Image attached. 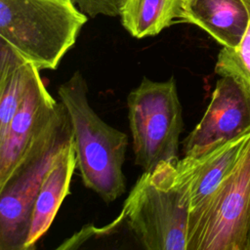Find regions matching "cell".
Returning a JSON list of instances; mask_svg holds the SVG:
<instances>
[{
	"mask_svg": "<svg viewBox=\"0 0 250 250\" xmlns=\"http://www.w3.org/2000/svg\"><path fill=\"white\" fill-rule=\"evenodd\" d=\"M58 94L69 115L82 182L111 203L126 190L122 167L128 136L105 123L90 105L87 82L79 70L59 87Z\"/></svg>",
	"mask_w": 250,
	"mask_h": 250,
	"instance_id": "1",
	"label": "cell"
},
{
	"mask_svg": "<svg viewBox=\"0 0 250 250\" xmlns=\"http://www.w3.org/2000/svg\"><path fill=\"white\" fill-rule=\"evenodd\" d=\"M72 137L69 115L63 104L58 103L28 143L7 181L0 186V250H24L42 182Z\"/></svg>",
	"mask_w": 250,
	"mask_h": 250,
	"instance_id": "2",
	"label": "cell"
},
{
	"mask_svg": "<svg viewBox=\"0 0 250 250\" xmlns=\"http://www.w3.org/2000/svg\"><path fill=\"white\" fill-rule=\"evenodd\" d=\"M87 20L75 0H0V39L40 71L58 67Z\"/></svg>",
	"mask_w": 250,
	"mask_h": 250,
	"instance_id": "3",
	"label": "cell"
},
{
	"mask_svg": "<svg viewBox=\"0 0 250 250\" xmlns=\"http://www.w3.org/2000/svg\"><path fill=\"white\" fill-rule=\"evenodd\" d=\"M176 162L144 172L126 198L120 216L147 250H187L188 194L176 176Z\"/></svg>",
	"mask_w": 250,
	"mask_h": 250,
	"instance_id": "4",
	"label": "cell"
},
{
	"mask_svg": "<svg viewBox=\"0 0 250 250\" xmlns=\"http://www.w3.org/2000/svg\"><path fill=\"white\" fill-rule=\"evenodd\" d=\"M127 106L136 165L148 172L161 162H177L184 120L175 78L144 77L129 93Z\"/></svg>",
	"mask_w": 250,
	"mask_h": 250,
	"instance_id": "5",
	"label": "cell"
},
{
	"mask_svg": "<svg viewBox=\"0 0 250 250\" xmlns=\"http://www.w3.org/2000/svg\"><path fill=\"white\" fill-rule=\"evenodd\" d=\"M250 234V140L232 171L189 213L187 250H246Z\"/></svg>",
	"mask_w": 250,
	"mask_h": 250,
	"instance_id": "6",
	"label": "cell"
},
{
	"mask_svg": "<svg viewBox=\"0 0 250 250\" xmlns=\"http://www.w3.org/2000/svg\"><path fill=\"white\" fill-rule=\"evenodd\" d=\"M250 131V93L235 79L221 76L197 125L183 142L184 156L203 153Z\"/></svg>",
	"mask_w": 250,
	"mask_h": 250,
	"instance_id": "7",
	"label": "cell"
},
{
	"mask_svg": "<svg viewBox=\"0 0 250 250\" xmlns=\"http://www.w3.org/2000/svg\"><path fill=\"white\" fill-rule=\"evenodd\" d=\"M57 104L40 76V70L32 64L24 95L6 136L0 140V186L7 181L28 143Z\"/></svg>",
	"mask_w": 250,
	"mask_h": 250,
	"instance_id": "8",
	"label": "cell"
},
{
	"mask_svg": "<svg viewBox=\"0 0 250 250\" xmlns=\"http://www.w3.org/2000/svg\"><path fill=\"white\" fill-rule=\"evenodd\" d=\"M249 140L250 131L203 153L179 158L175 163L176 176L180 187L188 196L189 213L232 171Z\"/></svg>",
	"mask_w": 250,
	"mask_h": 250,
	"instance_id": "9",
	"label": "cell"
},
{
	"mask_svg": "<svg viewBox=\"0 0 250 250\" xmlns=\"http://www.w3.org/2000/svg\"><path fill=\"white\" fill-rule=\"evenodd\" d=\"M77 167L73 137L62 148L46 174L35 199L24 250L34 249L50 229L62 201L70 192V183Z\"/></svg>",
	"mask_w": 250,
	"mask_h": 250,
	"instance_id": "10",
	"label": "cell"
},
{
	"mask_svg": "<svg viewBox=\"0 0 250 250\" xmlns=\"http://www.w3.org/2000/svg\"><path fill=\"white\" fill-rule=\"evenodd\" d=\"M181 9V21L199 26L223 47H236L250 21L244 0H183Z\"/></svg>",
	"mask_w": 250,
	"mask_h": 250,
	"instance_id": "11",
	"label": "cell"
},
{
	"mask_svg": "<svg viewBox=\"0 0 250 250\" xmlns=\"http://www.w3.org/2000/svg\"><path fill=\"white\" fill-rule=\"evenodd\" d=\"M183 0H123L120 19L123 27L135 38L160 33L176 21H181Z\"/></svg>",
	"mask_w": 250,
	"mask_h": 250,
	"instance_id": "12",
	"label": "cell"
},
{
	"mask_svg": "<svg viewBox=\"0 0 250 250\" xmlns=\"http://www.w3.org/2000/svg\"><path fill=\"white\" fill-rule=\"evenodd\" d=\"M31 68L32 63L0 39V140L6 136L21 102Z\"/></svg>",
	"mask_w": 250,
	"mask_h": 250,
	"instance_id": "13",
	"label": "cell"
},
{
	"mask_svg": "<svg viewBox=\"0 0 250 250\" xmlns=\"http://www.w3.org/2000/svg\"><path fill=\"white\" fill-rule=\"evenodd\" d=\"M250 14V0H244ZM215 72L238 81L250 93V21L247 30L234 48L223 47L219 52Z\"/></svg>",
	"mask_w": 250,
	"mask_h": 250,
	"instance_id": "14",
	"label": "cell"
},
{
	"mask_svg": "<svg viewBox=\"0 0 250 250\" xmlns=\"http://www.w3.org/2000/svg\"><path fill=\"white\" fill-rule=\"evenodd\" d=\"M123 0H75L79 9L91 18L119 16Z\"/></svg>",
	"mask_w": 250,
	"mask_h": 250,
	"instance_id": "15",
	"label": "cell"
},
{
	"mask_svg": "<svg viewBox=\"0 0 250 250\" xmlns=\"http://www.w3.org/2000/svg\"><path fill=\"white\" fill-rule=\"evenodd\" d=\"M246 250H250V234H249V238H248V243H247V248Z\"/></svg>",
	"mask_w": 250,
	"mask_h": 250,
	"instance_id": "16",
	"label": "cell"
}]
</instances>
